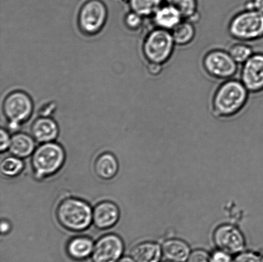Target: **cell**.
Wrapping results in <instances>:
<instances>
[{
  "label": "cell",
  "instance_id": "4316f807",
  "mask_svg": "<svg viewBox=\"0 0 263 262\" xmlns=\"http://www.w3.org/2000/svg\"><path fill=\"white\" fill-rule=\"evenodd\" d=\"M143 17L137 13L133 12L127 15L125 19V23L127 27L132 30L138 29L143 23Z\"/></svg>",
  "mask_w": 263,
  "mask_h": 262
},
{
  "label": "cell",
  "instance_id": "7402d4cb",
  "mask_svg": "<svg viewBox=\"0 0 263 262\" xmlns=\"http://www.w3.org/2000/svg\"><path fill=\"white\" fill-rule=\"evenodd\" d=\"M162 0H130L133 12L142 17L153 16L161 6Z\"/></svg>",
  "mask_w": 263,
  "mask_h": 262
},
{
  "label": "cell",
  "instance_id": "9a60e30c",
  "mask_svg": "<svg viewBox=\"0 0 263 262\" xmlns=\"http://www.w3.org/2000/svg\"><path fill=\"white\" fill-rule=\"evenodd\" d=\"M184 19L181 14L169 4L161 5L152 16L156 28L171 32Z\"/></svg>",
  "mask_w": 263,
  "mask_h": 262
},
{
  "label": "cell",
  "instance_id": "277c9868",
  "mask_svg": "<svg viewBox=\"0 0 263 262\" xmlns=\"http://www.w3.org/2000/svg\"><path fill=\"white\" fill-rule=\"evenodd\" d=\"M228 32L231 37L239 42H251L263 38V14L257 10L247 9L232 18Z\"/></svg>",
  "mask_w": 263,
  "mask_h": 262
},
{
  "label": "cell",
  "instance_id": "5b68a950",
  "mask_svg": "<svg viewBox=\"0 0 263 262\" xmlns=\"http://www.w3.org/2000/svg\"><path fill=\"white\" fill-rule=\"evenodd\" d=\"M175 45L171 32L156 28L144 41L143 52L148 64L163 66L172 58Z\"/></svg>",
  "mask_w": 263,
  "mask_h": 262
},
{
  "label": "cell",
  "instance_id": "7a4b0ae2",
  "mask_svg": "<svg viewBox=\"0 0 263 262\" xmlns=\"http://www.w3.org/2000/svg\"><path fill=\"white\" fill-rule=\"evenodd\" d=\"M60 225L71 232L86 230L92 223V209L84 200L68 197L61 201L56 211Z\"/></svg>",
  "mask_w": 263,
  "mask_h": 262
},
{
  "label": "cell",
  "instance_id": "5bb4252c",
  "mask_svg": "<svg viewBox=\"0 0 263 262\" xmlns=\"http://www.w3.org/2000/svg\"><path fill=\"white\" fill-rule=\"evenodd\" d=\"M162 256L167 261L186 262L192 251L185 241L179 238H170L161 245Z\"/></svg>",
  "mask_w": 263,
  "mask_h": 262
},
{
  "label": "cell",
  "instance_id": "d6986e66",
  "mask_svg": "<svg viewBox=\"0 0 263 262\" xmlns=\"http://www.w3.org/2000/svg\"><path fill=\"white\" fill-rule=\"evenodd\" d=\"M95 171L99 178L109 180L117 176L119 171V163L113 154L102 153L95 161Z\"/></svg>",
  "mask_w": 263,
  "mask_h": 262
},
{
  "label": "cell",
  "instance_id": "ba28073f",
  "mask_svg": "<svg viewBox=\"0 0 263 262\" xmlns=\"http://www.w3.org/2000/svg\"><path fill=\"white\" fill-rule=\"evenodd\" d=\"M213 238L217 249L232 255L246 250V238L239 228L233 225L219 226L213 233Z\"/></svg>",
  "mask_w": 263,
  "mask_h": 262
},
{
  "label": "cell",
  "instance_id": "3957f363",
  "mask_svg": "<svg viewBox=\"0 0 263 262\" xmlns=\"http://www.w3.org/2000/svg\"><path fill=\"white\" fill-rule=\"evenodd\" d=\"M66 160L63 146L55 142L41 144L32 155L33 175L37 180H43L58 173Z\"/></svg>",
  "mask_w": 263,
  "mask_h": 262
},
{
  "label": "cell",
  "instance_id": "44dd1931",
  "mask_svg": "<svg viewBox=\"0 0 263 262\" xmlns=\"http://www.w3.org/2000/svg\"><path fill=\"white\" fill-rule=\"evenodd\" d=\"M181 14L184 19L195 23L200 18L197 0H166Z\"/></svg>",
  "mask_w": 263,
  "mask_h": 262
},
{
  "label": "cell",
  "instance_id": "2e32d148",
  "mask_svg": "<svg viewBox=\"0 0 263 262\" xmlns=\"http://www.w3.org/2000/svg\"><path fill=\"white\" fill-rule=\"evenodd\" d=\"M130 255L136 262H160L162 256L161 246L152 241L142 242L134 246Z\"/></svg>",
  "mask_w": 263,
  "mask_h": 262
},
{
  "label": "cell",
  "instance_id": "8992f818",
  "mask_svg": "<svg viewBox=\"0 0 263 262\" xmlns=\"http://www.w3.org/2000/svg\"><path fill=\"white\" fill-rule=\"evenodd\" d=\"M3 110L10 128L15 130L32 115L33 102L29 95L25 92H10L5 98Z\"/></svg>",
  "mask_w": 263,
  "mask_h": 262
},
{
  "label": "cell",
  "instance_id": "9c48e42d",
  "mask_svg": "<svg viewBox=\"0 0 263 262\" xmlns=\"http://www.w3.org/2000/svg\"><path fill=\"white\" fill-rule=\"evenodd\" d=\"M107 17L105 5L100 0H90L82 6L80 11V27L87 34H95L104 27Z\"/></svg>",
  "mask_w": 263,
  "mask_h": 262
},
{
  "label": "cell",
  "instance_id": "d4e9b609",
  "mask_svg": "<svg viewBox=\"0 0 263 262\" xmlns=\"http://www.w3.org/2000/svg\"><path fill=\"white\" fill-rule=\"evenodd\" d=\"M233 262H263V255L256 251L245 250L237 254Z\"/></svg>",
  "mask_w": 263,
  "mask_h": 262
},
{
  "label": "cell",
  "instance_id": "7c38bea8",
  "mask_svg": "<svg viewBox=\"0 0 263 262\" xmlns=\"http://www.w3.org/2000/svg\"><path fill=\"white\" fill-rule=\"evenodd\" d=\"M120 217L119 207L112 201L100 202L92 209V224L99 230H108L114 227Z\"/></svg>",
  "mask_w": 263,
  "mask_h": 262
},
{
  "label": "cell",
  "instance_id": "d6a6232c",
  "mask_svg": "<svg viewBox=\"0 0 263 262\" xmlns=\"http://www.w3.org/2000/svg\"><path fill=\"white\" fill-rule=\"evenodd\" d=\"M117 262H136L134 260L133 258L129 257V256H123V257L121 258Z\"/></svg>",
  "mask_w": 263,
  "mask_h": 262
},
{
  "label": "cell",
  "instance_id": "e0dca14e",
  "mask_svg": "<svg viewBox=\"0 0 263 262\" xmlns=\"http://www.w3.org/2000/svg\"><path fill=\"white\" fill-rule=\"evenodd\" d=\"M35 140L32 135L17 133L12 136L9 151L12 155L22 159L33 155L35 150Z\"/></svg>",
  "mask_w": 263,
  "mask_h": 262
},
{
  "label": "cell",
  "instance_id": "8fae6325",
  "mask_svg": "<svg viewBox=\"0 0 263 262\" xmlns=\"http://www.w3.org/2000/svg\"><path fill=\"white\" fill-rule=\"evenodd\" d=\"M240 80L250 93L263 91V53H254L242 64Z\"/></svg>",
  "mask_w": 263,
  "mask_h": 262
},
{
  "label": "cell",
  "instance_id": "603a6c76",
  "mask_svg": "<svg viewBox=\"0 0 263 262\" xmlns=\"http://www.w3.org/2000/svg\"><path fill=\"white\" fill-rule=\"evenodd\" d=\"M24 168L22 159L13 155L5 158L0 165L2 174L8 178H15L20 175Z\"/></svg>",
  "mask_w": 263,
  "mask_h": 262
},
{
  "label": "cell",
  "instance_id": "cb8c5ba5",
  "mask_svg": "<svg viewBox=\"0 0 263 262\" xmlns=\"http://www.w3.org/2000/svg\"><path fill=\"white\" fill-rule=\"evenodd\" d=\"M228 52L239 65L243 64L249 60L254 53L253 49L247 43H234L229 47Z\"/></svg>",
  "mask_w": 263,
  "mask_h": 262
},
{
  "label": "cell",
  "instance_id": "836d02e7",
  "mask_svg": "<svg viewBox=\"0 0 263 262\" xmlns=\"http://www.w3.org/2000/svg\"><path fill=\"white\" fill-rule=\"evenodd\" d=\"M164 262H173V261H170L166 260V261H164Z\"/></svg>",
  "mask_w": 263,
  "mask_h": 262
},
{
  "label": "cell",
  "instance_id": "52a82bcc",
  "mask_svg": "<svg viewBox=\"0 0 263 262\" xmlns=\"http://www.w3.org/2000/svg\"><path fill=\"white\" fill-rule=\"evenodd\" d=\"M202 66L209 76L226 81L236 75L239 64L234 61L228 51L215 49L208 51L203 56Z\"/></svg>",
  "mask_w": 263,
  "mask_h": 262
},
{
  "label": "cell",
  "instance_id": "1f68e13d",
  "mask_svg": "<svg viewBox=\"0 0 263 262\" xmlns=\"http://www.w3.org/2000/svg\"><path fill=\"white\" fill-rule=\"evenodd\" d=\"M10 228H11V226H10V223L8 220H2L1 231L2 235H6L7 233H9Z\"/></svg>",
  "mask_w": 263,
  "mask_h": 262
},
{
  "label": "cell",
  "instance_id": "ffe728a7",
  "mask_svg": "<svg viewBox=\"0 0 263 262\" xmlns=\"http://www.w3.org/2000/svg\"><path fill=\"white\" fill-rule=\"evenodd\" d=\"M175 45L186 46L195 40L196 28L195 23L190 21L183 19L176 27L171 31Z\"/></svg>",
  "mask_w": 263,
  "mask_h": 262
},
{
  "label": "cell",
  "instance_id": "4fadbf2b",
  "mask_svg": "<svg viewBox=\"0 0 263 262\" xmlns=\"http://www.w3.org/2000/svg\"><path fill=\"white\" fill-rule=\"evenodd\" d=\"M32 136L41 144L54 142L58 138L59 129L58 123L49 117L41 116L33 122L31 128Z\"/></svg>",
  "mask_w": 263,
  "mask_h": 262
},
{
  "label": "cell",
  "instance_id": "30bf717a",
  "mask_svg": "<svg viewBox=\"0 0 263 262\" xmlns=\"http://www.w3.org/2000/svg\"><path fill=\"white\" fill-rule=\"evenodd\" d=\"M124 251V243L117 234L105 235L95 244L92 260L93 262H117Z\"/></svg>",
  "mask_w": 263,
  "mask_h": 262
},
{
  "label": "cell",
  "instance_id": "f546056e",
  "mask_svg": "<svg viewBox=\"0 0 263 262\" xmlns=\"http://www.w3.org/2000/svg\"><path fill=\"white\" fill-rule=\"evenodd\" d=\"M246 8L256 10L263 14V0H251L247 3Z\"/></svg>",
  "mask_w": 263,
  "mask_h": 262
},
{
  "label": "cell",
  "instance_id": "83f0119b",
  "mask_svg": "<svg viewBox=\"0 0 263 262\" xmlns=\"http://www.w3.org/2000/svg\"><path fill=\"white\" fill-rule=\"evenodd\" d=\"M232 256L226 251L216 249L210 254L211 262H233Z\"/></svg>",
  "mask_w": 263,
  "mask_h": 262
},
{
  "label": "cell",
  "instance_id": "484cf974",
  "mask_svg": "<svg viewBox=\"0 0 263 262\" xmlns=\"http://www.w3.org/2000/svg\"><path fill=\"white\" fill-rule=\"evenodd\" d=\"M186 262H211L210 254L203 250L193 251Z\"/></svg>",
  "mask_w": 263,
  "mask_h": 262
},
{
  "label": "cell",
  "instance_id": "4dcf8cb0",
  "mask_svg": "<svg viewBox=\"0 0 263 262\" xmlns=\"http://www.w3.org/2000/svg\"><path fill=\"white\" fill-rule=\"evenodd\" d=\"M162 67V66L157 65V64H148V71L153 75H156L161 71Z\"/></svg>",
  "mask_w": 263,
  "mask_h": 262
},
{
  "label": "cell",
  "instance_id": "f1b7e54d",
  "mask_svg": "<svg viewBox=\"0 0 263 262\" xmlns=\"http://www.w3.org/2000/svg\"><path fill=\"white\" fill-rule=\"evenodd\" d=\"M11 136L6 130L2 128L0 132V138H1V143H0V151L3 153L8 150H9L10 143H11Z\"/></svg>",
  "mask_w": 263,
  "mask_h": 262
},
{
  "label": "cell",
  "instance_id": "ac0fdd59",
  "mask_svg": "<svg viewBox=\"0 0 263 262\" xmlns=\"http://www.w3.org/2000/svg\"><path fill=\"white\" fill-rule=\"evenodd\" d=\"M95 243L91 238L79 236L69 240L67 245V253L74 260H85L92 255Z\"/></svg>",
  "mask_w": 263,
  "mask_h": 262
},
{
  "label": "cell",
  "instance_id": "6da1fadb",
  "mask_svg": "<svg viewBox=\"0 0 263 262\" xmlns=\"http://www.w3.org/2000/svg\"><path fill=\"white\" fill-rule=\"evenodd\" d=\"M249 94L241 80L224 81L213 95L211 110L214 116L220 119L235 116L246 106Z\"/></svg>",
  "mask_w": 263,
  "mask_h": 262
}]
</instances>
